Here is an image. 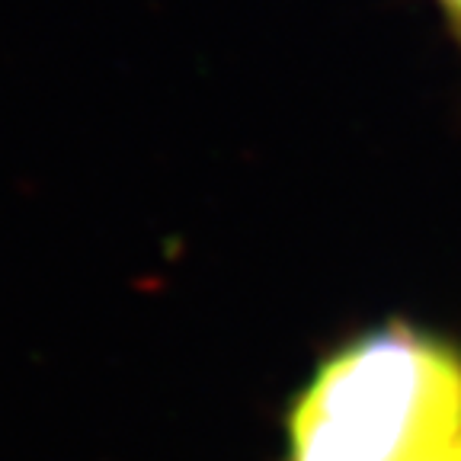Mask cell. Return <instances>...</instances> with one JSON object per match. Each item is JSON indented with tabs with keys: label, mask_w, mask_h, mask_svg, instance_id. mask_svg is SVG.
<instances>
[{
	"label": "cell",
	"mask_w": 461,
	"mask_h": 461,
	"mask_svg": "<svg viewBox=\"0 0 461 461\" xmlns=\"http://www.w3.org/2000/svg\"><path fill=\"white\" fill-rule=\"evenodd\" d=\"M292 461H448L461 448V359L417 330L356 339L295 403Z\"/></svg>",
	"instance_id": "6da1fadb"
},
{
	"label": "cell",
	"mask_w": 461,
	"mask_h": 461,
	"mask_svg": "<svg viewBox=\"0 0 461 461\" xmlns=\"http://www.w3.org/2000/svg\"><path fill=\"white\" fill-rule=\"evenodd\" d=\"M448 461H461V448H458V452H455V455H452V458H448Z\"/></svg>",
	"instance_id": "3957f363"
},
{
	"label": "cell",
	"mask_w": 461,
	"mask_h": 461,
	"mask_svg": "<svg viewBox=\"0 0 461 461\" xmlns=\"http://www.w3.org/2000/svg\"><path fill=\"white\" fill-rule=\"evenodd\" d=\"M442 4V10L448 14V20L455 23V29L461 32V0H439Z\"/></svg>",
	"instance_id": "7a4b0ae2"
}]
</instances>
